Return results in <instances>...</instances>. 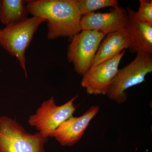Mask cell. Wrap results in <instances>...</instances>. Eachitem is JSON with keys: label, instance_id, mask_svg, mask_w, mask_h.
Listing matches in <instances>:
<instances>
[{"label": "cell", "instance_id": "cell-1", "mask_svg": "<svg viewBox=\"0 0 152 152\" xmlns=\"http://www.w3.org/2000/svg\"><path fill=\"white\" fill-rule=\"evenodd\" d=\"M27 2L28 12L46 20L48 39L72 38L82 31V15L77 0H31Z\"/></svg>", "mask_w": 152, "mask_h": 152}, {"label": "cell", "instance_id": "cell-2", "mask_svg": "<svg viewBox=\"0 0 152 152\" xmlns=\"http://www.w3.org/2000/svg\"><path fill=\"white\" fill-rule=\"evenodd\" d=\"M49 138L37 132H27L15 120L0 116V152H46Z\"/></svg>", "mask_w": 152, "mask_h": 152}, {"label": "cell", "instance_id": "cell-3", "mask_svg": "<svg viewBox=\"0 0 152 152\" xmlns=\"http://www.w3.org/2000/svg\"><path fill=\"white\" fill-rule=\"evenodd\" d=\"M45 22L46 20L42 18L33 16L0 29V45L10 54L17 58L26 77V50L29 47L38 28Z\"/></svg>", "mask_w": 152, "mask_h": 152}, {"label": "cell", "instance_id": "cell-4", "mask_svg": "<svg viewBox=\"0 0 152 152\" xmlns=\"http://www.w3.org/2000/svg\"><path fill=\"white\" fill-rule=\"evenodd\" d=\"M152 72V53H137L132 61L118 70L106 95L117 104L124 103L128 99L125 91L145 81L146 76Z\"/></svg>", "mask_w": 152, "mask_h": 152}, {"label": "cell", "instance_id": "cell-5", "mask_svg": "<svg viewBox=\"0 0 152 152\" xmlns=\"http://www.w3.org/2000/svg\"><path fill=\"white\" fill-rule=\"evenodd\" d=\"M77 95L61 106H57L51 96L45 101L28 120L30 126L47 137H54L55 131L62 123L71 117L76 110L74 103Z\"/></svg>", "mask_w": 152, "mask_h": 152}, {"label": "cell", "instance_id": "cell-6", "mask_svg": "<svg viewBox=\"0 0 152 152\" xmlns=\"http://www.w3.org/2000/svg\"><path fill=\"white\" fill-rule=\"evenodd\" d=\"M105 35L96 31L82 30L72 38L67 57L78 75L83 76L89 69Z\"/></svg>", "mask_w": 152, "mask_h": 152}, {"label": "cell", "instance_id": "cell-7", "mask_svg": "<svg viewBox=\"0 0 152 152\" xmlns=\"http://www.w3.org/2000/svg\"><path fill=\"white\" fill-rule=\"evenodd\" d=\"M125 54L124 50L110 59L90 68L83 75L80 84L88 94L107 95Z\"/></svg>", "mask_w": 152, "mask_h": 152}, {"label": "cell", "instance_id": "cell-8", "mask_svg": "<svg viewBox=\"0 0 152 152\" xmlns=\"http://www.w3.org/2000/svg\"><path fill=\"white\" fill-rule=\"evenodd\" d=\"M129 18L126 10L118 7L108 12H94L83 16L80 21L82 30H92L107 34L127 29Z\"/></svg>", "mask_w": 152, "mask_h": 152}, {"label": "cell", "instance_id": "cell-9", "mask_svg": "<svg viewBox=\"0 0 152 152\" xmlns=\"http://www.w3.org/2000/svg\"><path fill=\"white\" fill-rule=\"evenodd\" d=\"M99 109V106H92L81 116L69 118L56 130L54 137L62 146H73L82 138Z\"/></svg>", "mask_w": 152, "mask_h": 152}, {"label": "cell", "instance_id": "cell-10", "mask_svg": "<svg viewBox=\"0 0 152 152\" xmlns=\"http://www.w3.org/2000/svg\"><path fill=\"white\" fill-rule=\"evenodd\" d=\"M126 10L129 18L127 30L132 39L130 51L133 53H152V25L139 18L133 9L128 7Z\"/></svg>", "mask_w": 152, "mask_h": 152}, {"label": "cell", "instance_id": "cell-11", "mask_svg": "<svg viewBox=\"0 0 152 152\" xmlns=\"http://www.w3.org/2000/svg\"><path fill=\"white\" fill-rule=\"evenodd\" d=\"M131 44V36L127 29L121 30L106 34L100 44L90 68L110 59L125 49H129Z\"/></svg>", "mask_w": 152, "mask_h": 152}, {"label": "cell", "instance_id": "cell-12", "mask_svg": "<svg viewBox=\"0 0 152 152\" xmlns=\"http://www.w3.org/2000/svg\"><path fill=\"white\" fill-rule=\"evenodd\" d=\"M26 1L3 0L0 4V21L6 26L17 23L26 18Z\"/></svg>", "mask_w": 152, "mask_h": 152}, {"label": "cell", "instance_id": "cell-13", "mask_svg": "<svg viewBox=\"0 0 152 152\" xmlns=\"http://www.w3.org/2000/svg\"><path fill=\"white\" fill-rule=\"evenodd\" d=\"M77 3L82 16L107 7H119L117 0H77Z\"/></svg>", "mask_w": 152, "mask_h": 152}, {"label": "cell", "instance_id": "cell-14", "mask_svg": "<svg viewBox=\"0 0 152 152\" xmlns=\"http://www.w3.org/2000/svg\"><path fill=\"white\" fill-rule=\"evenodd\" d=\"M140 6L136 15L139 18L152 25V1L140 0Z\"/></svg>", "mask_w": 152, "mask_h": 152}, {"label": "cell", "instance_id": "cell-15", "mask_svg": "<svg viewBox=\"0 0 152 152\" xmlns=\"http://www.w3.org/2000/svg\"><path fill=\"white\" fill-rule=\"evenodd\" d=\"M1 1H0V4H1Z\"/></svg>", "mask_w": 152, "mask_h": 152}]
</instances>
